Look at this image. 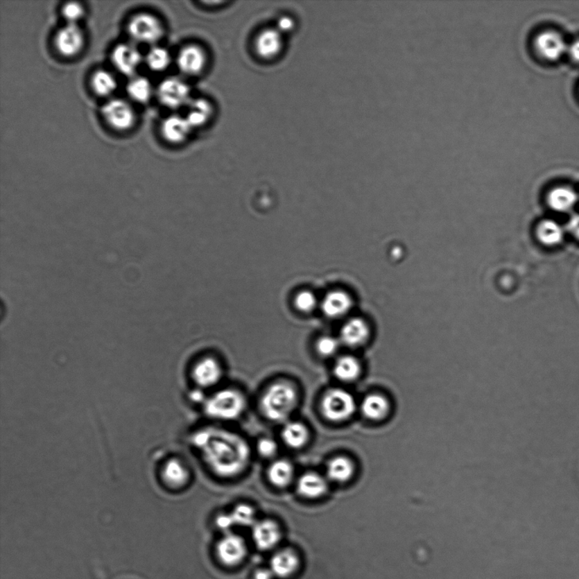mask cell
<instances>
[{"label":"cell","instance_id":"6da1fadb","mask_svg":"<svg viewBox=\"0 0 579 579\" xmlns=\"http://www.w3.org/2000/svg\"><path fill=\"white\" fill-rule=\"evenodd\" d=\"M194 444L209 467L220 477H234L249 463V447L238 434L211 428L196 434Z\"/></svg>","mask_w":579,"mask_h":579},{"label":"cell","instance_id":"7a4b0ae2","mask_svg":"<svg viewBox=\"0 0 579 579\" xmlns=\"http://www.w3.org/2000/svg\"><path fill=\"white\" fill-rule=\"evenodd\" d=\"M261 410L273 422H284L298 405V393L292 384L277 382L266 390L261 398Z\"/></svg>","mask_w":579,"mask_h":579},{"label":"cell","instance_id":"3957f363","mask_svg":"<svg viewBox=\"0 0 579 579\" xmlns=\"http://www.w3.org/2000/svg\"><path fill=\"white\" fill-rule=\"evenodd\" d=\"M245 408V398L240 392L231 388L216 392L205 401V413L217 420H235L241 416Z\"/></svg>","mask_w":579,"mask_h":579},{"label":"cell","instance_id":"277c9868","mask_svg":"<svg viewBox=\"0 0 579 579\" xmlns=\"http://www.w3.org/2000/svg\"><path fill=\"white\" fill-rule=\"evenodd\" d=\"M322 411L327 420L341 422L352 416L356 409L355 398L343 388H332L322 399Z\"/></svg>","mask_w":579,"mask_h":579},{"label":"cell","instance_id":"5b68a950","mask_svg":"<svg viewBox=\"0 0 579 579\" xmlns=\"http://www.w3.org/2000/svg\"><path fill=\"white\" fill-rule=\"evenodd\" d=\"M128 33L137 43L154 44L162 40L164 28L162 21L154 15L139 13L129 21Z\"/></svg>","mask_w":579,"mask_h":579},{"label":"cell","instance_id":"8992f818","mask_svg":"<svg viewBox=\"0 0 579 579\" xmlns=\"http://www.w3.org/2000/svg\"><path fill=\"white\" fill-rule=\"evenodd\" d=\"M101 113L105 123L114 130H130L136 123L135 110L128 102L121 98H113L106 102L101 108Z\"/></svg>","mask_w":579,"mask_h":579},{"label":"cell","instance_id":"52a82bcc","mask_svg":"<svg viewBox=\"0 0 579 579\" xmlns=\"http://www.w3.org/2000/svg\"><path fill=\"white\" fill-rule=\"evenodd\" d=\"M216 555L223 566L234 569L245 561L248 555L247 544L241 536L228 533L217 543Z\"/></svg>","mask_w":579,"mask_h":579},{"label":"cell","instance_id":"ba28073f","mask_svg":"<svg viewBox=\"0 0 579 579\" xmlns=\"http://www.w3.org/2000/svg\"><path fill=\"white\" fill-rule=\"evenodd\" d=\"M159 102L169 109H179L190 103V89L182 80L169 78L161 83L157 89Z\"/></svg>","mask_w":579,"mask_h":579},{"label":"cell","instance_id":"9c48e42d","mask_svg":"<svg viewBox=\"0 0 579 579\" xmlns=\"http://www.w3.org/2000/svg\"><path fill=\"white\" fill-rule=\"evenodd\" d=\"M85 36L78 24H67L56 33L55 46L57 52L66 58H72L82 52Z\"/></svg>","mask_w":579,"mask_h":579},{"label":"cell","instance_id":"30bf717a","mask_svg":"<svg viewBox=\"0 0 579 579\" xmlns=\"http://www.w3.org/2000/svg\"><path fill=\"white\" fill-rule=\"evenodd\" d=\"M208 63V57L205 49L197 44H189L179 51L177 58L178 69L182 74L190 77L199 76L203 72Z\"/></svg>","mask_w":579,"mask_h":579},{"label":"cell","instance_id":"8fae6325","mask_svg":"<svg viewBox=\"0 0 579 579\" xmlns=\"http://www.w3.org/2000/svg\"><path fill=\"white\" fill-rule=\"evenodd\" d=\"M302 559L294 548H280L273 554L270 562V569L274 576L281 579H289L299 573Z\"/></svg>","mask_w":579,"mask_h":579},{"label":"cell","instance_id":"7c38bea8","mask_svg":"<svg viewBox=\"0 0 579 579\" xmlns=\"http://www.w3.org/2000/svg\"><path fill=\"white\" fill-rule=\"evenodd\" d=\"M254 51L261 59L273 60L277 58L284 51V34L277 29L263 30L255 37Z\"/></svg>","mask_w":579,"mask_h":579},{"label":"cell","instance_id":"4fadbf2b","mask_svg":"<svg viewBox=\"0 0 579 579\" xmlns=\"http://www.w3.org/2000/svg\"><path fill=\"white\" fill-rule=\"evenodd\" d=\"M255 546L262 551L275 548L282 539V530L276 521L270 519L257 521L252 527Z\"/></svg>","mask_w":579,"mask_h":579},{"label":"cell","instance_id":"5bb4252c","mask_svg":"<svg viewBox=\"0 0 579 579\" xmlns=\"http://www.w3.org/2000/svg\"><path fill=\"white\" fill-rule=\"evenodd\" d=\"M112 62L121 74L133 76L142 62V56L135 45L120 44L113 49Z\"/></svg>","mask_w":579,"mask_h":579},{"label":"cell","instance_id":"9a60e30c","mask_svg":"<svg viewBox=\"0 0 579 579\" xmlns=\"http://www.w3.org/2000/svg\"><path fill=\"white\" fill-rule=\"evenodd\" d=\"M533 47L537 54L548 60L559 59L569 48L561 35L550 31L541 33L536 36Z\"/></svg>","mask_w":579,"mask_h":579},{"label":"cell","instance_id":"2e32d148","mask_svg":"<svg viewBox=\"0 0 579 579\" xmlns=\"http://www.w3.org/2000/svg\"><path fill=\"white\" fill-rule=\"evenodd\" d=\"M192 126L186 117L173 115L166 118L161 125L162 138L167 142L179 144L185 142L192 132Z\"/></svg>","mask_w":579,"mask_h":579},{"label":"cell","instance_id":"e0dca14e","mask_svg":"<svg viewBox=\"0 0 579 579\" xmlns=\"http://www.w3.org/2000/svg\"><path fill=\"white\" fill-rule=\"evenodd\" d=\"M221 365L213 358L207 357L196 365L193 370V379L198 386L209 388L216 386L222 378Z\"/></svg>","mask_w":579,"mask_h":579},{"label":"cell","instance_id":"ac0fdd59","mask_svg":"<svg viewBox=\"0 0 579 579\" xmlns=\"http://www.w3.org/2000/svg\"><path fill=\"white\" fill-rule=\"evenodd\" d=\"M327 480L318 472H306L297 483V490L302 496L307 499L322 497L327 493Z\"/></svg>","mask_w":579,"mask_h":579},{"label":"cell","instance_id":"d6986e66","mask_svg":"<svg viewBox=\"0 0 579 579\" xmlns=\"http://www.w3.org/2000/svg\"><path fill=\"white\" fill-rule=\"evenodd\" d=\"M368 325L364 320L353 318L345 323L341 330V341L349 347H359L368 340Z\"/></svg>","mask_w":579,"mask_h":579},{"label":"cell","instance_id":"ffe728a7","mask_svg":"<svg viewBox=\"0 0 579 579\" xmlns=\"http://www.w3.org/2000/svg\"><path fill=\"white\" fill-rule=\"evenodd\" d=\"M161 476L170 489H180L189 482V471L181 460L171 459L162 466Z\"/></svg>","mask_w":579,"mask_h":579},{"label":"cell","instance_id":"44dd1931","mask_svg":"<svg viewBox=\"0 0 579 579\" xmlns=\"http://www.w3.org/2000/svg\"><path fill=\"white\" fill-rule=\"evenodd\" d=\"M352 306V300L344 291L330 292L322 303L323 313L331 318H338L348 313Z\"/></svg>","mask_w":579,"mask_h":579},{"label":"cell","instance_id":"7402d4cb","mask_svg":"<svg viewBox=\"0 0 579 579\" xmlns=\"http://www.w3.org/2000/svg\"><path fill=\"white\" fill-rule=\"evenodd\" d=\"M355 472L352 460L345 456H336L327 465V478L334 483H344L352 479Z\"/></svg>","mask_w":579,"mask_h":579},{"label":"cell","instance_id":"603a6c76","mask_svg":"<svg viewBox=\"0 0 579 579\" xmlns=\"http://www.w3.org/2000/svg\"><path fill=\"white\" fill-rule=\"evenodd\" d=\"M363 416L372 421H380L390 413V406L384 396L375 394L365 397L361 406Z\"/></svg>","mask_w":579,"mask_h":579},{"label":"cell","instance_id":"cb8c5ba5","mask_svg":"<svg viewBox=\"0 0 579 579\" xmlns=\"http://www.w3.org/2000/svg\"><path fill=\"white\" fill-rule=\"evenodd\" d=\"M282 439L289 448L298 449L304 447L309 440V431L300 422H289L282 430Z\"/></svg>","mask_w":579,"mask_h":579},{"label":"cell","instance_id":"d4e9b609","mask_svg":"<svg viewBox=\"0 0 579 579\" xmlns=\"http://www.w3.org/2000/svg\"><path fill=\"white\" fill-rule=\"evenodd\" d=\"M188 114L186 119L188 120L192 128L203 127L211 119L214 109L208 101L199 98V100L190 101Z\"/></svg>","mask_w":579,"mask_h":579},{"label":"cell","instance_id":"484cf974","mask_svg":"<svg viewBox=\"0 0 579 579\" xmlns=\"http://www.w3.org/2000/svg\"><path fill=\"white\" fill-rule=\"evenodd\" d=\"M270 483L277 487H284L291 485L295 476L293 465L286 460H277L270 465L268 471Z\"/></svg>","mask_w":579,"mask_h":579},{"label":"cell","instance_id":"4316f807","mask_svg":"<svg viewBox=\"0 0 579 579\" xmlns=\"http://www.w3.org/2000/svg\"><path fill=\"white\" fill-rule=\"evenodd\" d=\"M547 201L551 208L555 211L564 212L569 211L576 205L578 196L573 189L559 187L548 193Z\"/></svg>","mask_w":579,"mask_h":579},{"label":"cell","instance_id":"83f0119b","mask_svg":"<svg viewBox=\"0 0 579 579\" xmlns=\"http://www.w3.org/2000/svg\"><path fill=\"white\" fill-rule=\"evenodd\" d=\"M537 238L544 245H558L564 239L563 227L553 220H544L541 222L536 230Z\"/></svg>","mask_w":579,"mask_h":579},{"label":"cell","instance_id":"f1b7e54d","mask_svg":"<svg viewBox=\"0 0 579 579\" xmlns=\"http://www.w3.org/2000/svg\"><path fill=\"white\" fill-rule=\"evenodd\" d=\"M334 372L336 378L342 382H353L359 378L361 365L355 357L342 356L335 363Z\"/></svg>","mask_w":579,"mask_h":579},{"label":"cell","instance_id":"f546056e","mask_svg":"<svg viewBox=\"0 0 579 579\" xmlns=\"http://www.w3.org/2000/svg\"><path fill=\"white\" fill-rule=\"evenodd\" d=\"M90 85L94 94L101 97L110 96L115 92L117 87L115 77L105 70H98L94 72L91 77Z\"/></svg>","mask_w":579,"mask_h":579},{"label":"cell","instance_id":"4dcf8cb0","mask_svg":"<svg viewBox=\"0 0 579 579\" xmlns=\"http://www.w3.org/2000/svg\"><path fill=\"white\" fill-rule=\"evenodd\" d=\"M127 92L132 101L144 104L150 101L153 94V87L147 78L135 77L128 83Z\"/></svg>","mask_w":579,"mask_h":579},{"label":"cell","instance_id":"1f68e13d","mask_svg":"<svg viewBox=\"0 0 579 579\" xmlns=\"http://www.w3.org/2000/svg\"><path fill=\"white\" fill-rule=\"evenodd\" d=\"M146 62L150 70L157 72L163 71L170 66L171 55L165 48L155 46L148 52Z\"/></svg>","mask_w":579,"mask_h":579},{"label":"cell","instance_id":"d6a6232c","mask_svg":"<svg viewBox=\"0 0 579 579\" xmlns=\"http://www.w3.org/2000/svg\"><path fill=\"white\" fill-rule=\"evenodd\" d=\"M232 520L235 525L242 527H253L257 519H255L254 510L249 505L240 504L230 512Z\"/></svg>","mask_w":579,"mask_h":579},{"label":"cell","instance_id":"836d02e7","mask_svg":"<svg viewBox=\"0 0 579 579\" xmlns=\"http://www.w3.org/2000/svg\"><path fill=\"white\" fill-rule=\"evenodd\" d=\"M85 15V7L78 2H68L63 6L62 16L68 24H77V22L81 20Z\"/></svg>","mask_w":579,"mask_h":579},{"label":"cell","instance_id":"e575fe53","mask_svg":"<svg viewBox=\"0 0 579 579\" xmlns=\"http://www.w3.org/2000/svg\"><path fill=\"white\" fill-rule=\"evenodd\" d=\"M340 344L336 338L325 336L320 338L318 342L317 349L320 355L329 357L337 353Z\"/></svg>","mask_w":579,"mask_h":579},{"label":"cell","instance_id":"d590c367","mask_svg":"<svg viewBox=\"0 0 579 579\" xmlns=\"http://www.w3.org/2000/svg\"><path fill=\"white\" fill-rule=\"evenodd\" d=\"M295 306L300 311L310 312L317 306L316 296L309 291H303L296 296Z\"/></svg>","mask_w":579,"mask_h":579},{"label":"cell","instance_id":"8d00e7d4","mask_svg":"<svg viewBox=\"0 0 579 579\" xmlns=\"http://www.w3.org/2000/svg\"><path fill=\"white\" fill-rule=\"evenodd\" d=\"M259 454L266 458H270L277 454V444L275 440L270 438H263L257 444Z\"/></svg>","mask_w":579,"mask_h":579},{"label":"cell","instance_id":"74e56055","mask_svg":"<svg viewBox=\"0 0 579 579\" xmlns=\"http://www.w3.org/2000/svg\"><path fill=\"white\" fill-rule=\"evenodd\" d=\"M216 524L217 527L224 531L230 530V529L235 526L230 513L221 514V515L216 517Z\"/></svg>","mask_w":579,"mask_h":579},{"label":"cell","instance_id":"f35d334b","mask_svg":"<svg viewBox=\"0 0 579 579\" xmlns=\"http://www.w3.org/2000/svg\"><path fill=\"white\" fill-rule=\"evenodd\" d=\"M295 28V21L288 17H284L277 21V30L282 34L291 33Z\"/></svg>","mask_w":579,"mask_h":579},{"label":"cell","instance_id":"ab89813d","mask_svg":"<svg viewBox=\"0 0 579 579\" xmlns=\"http://www.w3.org/2000/svg\"><path fill=\"white\" fill-rule=\"evenodd\" d=\"M567 230L579 239V214L571 216L567 225Z\"/></svg>","mask_w":579,"mask_h":579},{"label":"cell","instance_id":"60d3db41","mask_svg":"<svg viewBox=\"0 0 579 579\" xmlns=\"http://www.w3.org/2000/svg\"><path fill=\"white\" fill-rule=\"evenodd\" d=\"M567 51H569L571 59L576 60L577 62H579V41L574 42L573 44H571L570 46L567 48Z\"/></svg>","mask_w":579,"mask_h":579},{"label":"cell","instance_id":"b9f144b4","mask_svg":"<svg viewBox=\"0 0 579 579\" xmlns=\"http://www.w3.org/2000/svg\"><path fill=\"white\" fill-rule=\"evenodd\" d=\"M274 574L270 569H260L254 574V579H273Z\"/></svg>","mask_w":579,"mask_h":579}]
</instances>
